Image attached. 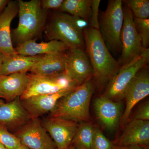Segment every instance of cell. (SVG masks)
I'll list each match as a JSON object with an SVG mask.
<instances>
[{"mask_svg":"<svg viewBox=\"0 0 149 149\" xmlns=\"http://www.w3.org/2000/svg\"><path fill=\"white\" fill-rule=\"evenodd\" d=\"M85 51L93 70V77L97 89L102 90L120 68L103 40L100 30L86 27L83 31Z\"/></svg>","mask_w":149,"mask_h":149,"instance_id":"obj_1","label":"cell"},{"mask_svg":"<svg viewBox=\"0 0 149 149\" xmlns=\"http://www.w3.org/2000/svg\"><path fill=\"white\" fill-rule=\"evenodd\" d=\"M87 22L69 14L56 12L51 15L45 27V33L48 39L64 44L70 49L85 51L83 31Z\"/></svg>","mask_w":149,"mask_h":149,"instance_id":"obj_2","label":"cell"},{"mask_svg":"<svg viewBox=\"0 0 149 149\" xmlns=\"http://www.w3.org/2000/svg\"><path fill=\"white\" fill-rule=\"evenodd\" d=\"M19 23L11 31L13 43L17 45L36 40L45 29L48 11L42 8L40 0H18Z\"/></svg>","mask_w":149,"mask_h":149,"instance_id":"obj_3","label":"cell"},{"mask_svg":"<svg viewBox=\"0 0 149 149\" xmlns=\"http://www.w3.org/2000/svg\"><path fill=\"white\" fill-rule=\"evenodd\" d=\"M94 89L92 79L60 99L49 117L59 118L75 122H89L90 105Z\"/></svg>","mask_w":149,"mask_h":149,"instance_id":"obj_4","label":"cell"},{"mask_svg":"<svg viewBox=\"0 0 149 149\" xmlns=\"http://www.w3.org/2000/svg\"><path fill=\"white\" fill-rule=\"evenodd\" d=\"M124 19L123 1L110 0L99 22L100 32L110 52L121 51L120 35Z\"/></svg>","mask_w":149,"mask_h":149,"instance_id":"obj_5","label":"cell"},{"mask_svg":"<svg viewBox=\"0 0 149 149\" xmlns=\"http://www.w3.org/2000/svg\"><path fill=\"white\" fill-rule=\"evenodd\" d=\"M149 61V49L147 48L139 56L120 67L116 74L108 83L102 95L113 101L120 102L124 99L125 92L137 72L147 65Z\"/></svg>","mask_w":149,"mask_h":149,"instance_id":"obj_6","label":"cell"},{"mask_svg":"<svg viewBox=\"0 0 149 149\" xmlns=\"http://www.w3.org/2000/svg\"><path fill=\"white\" fill-rule=\"evenodd\" d=\"M27 88L20 97V100L33 96L48 95L72 89L78 86L65 75L61 74L44 75L30 73Z\"/></svg>","mask_w":149,"mask_h":149,"instance_id":"obj_7","label":"cell"},{"mask_svg":"<svg viewBox=\"0 0 149 149\" xmlns=\"http://www.w3.org/2000/svg\"><path fill=\"white\" fill-rule=\"evenodd\" d=\"M123 10L124 19L120 35L121 55L118 61L120 66L139 56L145 49L136 31L132 12L126 5L123 7Z\"/></svg>","mask_w":149,"mask_h":149,"instance_id":"obj_8","label":"cell"},{"mask_svg":"<svg viewBox=\"0 0 149 149\" xmlns=\"http://www.w3.org/2000/svg\"><path fill=\"white\" fill-rule=\"evenodd\" d=\"M14 135L30 149H57L55 144L38 118L30 119Z\"/></svg>","mask_w":149,"mask_h":149,"instance_id":"obj_9","label":"cell"},{"mask_svg":"<svg viewBox=\"0 0 149 149\" xmlns=\"http://www.w3.org/2000/svg\"><path fill=\"white\" fill-rule=\"evenodd\" d=\"M149 94V73L146 65L137 72L125 92L124 98L125 109L120 121L121 126H125L130 121V113L133 107Z\"/></svg>","mask_w":149,"mask_h":149,"instance_id":"obj_10","label":"cell"},{"mask_svg":"<svg viewBox=\"0 0 149 149\" xmlns=\"http://www.w3.org/2000/svg\"><path fill=\"white\" fill-rule=\"evenodd\" d=\"M64 73L78 86L92 79L93 68L85 50L74 49L67 51Z\"/></svg>","mask_w":149,"mask_h":149,"instance_id":"obj_11","label":"cell"},{"mask_svg":"<svg viewBox=\"0 0 149 149\" xmlns=\"http://www.w3.org/2000/svg\"><path fill=\"white\" fill-rule=\"evenodd\" d=\"M42 124L55 144L57 149H66L71 143L79 124L59 118H46Z\"/></svg>","mask_w":149,"mask_h":149,"instance_id":"obj_12","label":"cell"},{"mask_svg":"<svg viewBox=\"0 0 149 149\" xmlns=\"http://www.w3.org/2000/svg\"><path fill=\"white\" fill-rule=\"evenodd\" d=\"M75 88L67 89L54 94L33 96L20 101L29 115L30 119L38 118L48 112H50L60 99Z\"/></svg>","mask_w":149,"mask_h":149,"instance_id":"obj_13","label":"cell"},{"mask_svg":"<svg viewBox=\"0 0 149 149\" xmlns=\"http://www.w3.org/2000/svg\"><path fill=\"white\" fill-rule=\"evenodd\" d=\"M94 109L98 119L104 127L110 132L116 129L120 123L122 105L102 95L94 102Z\"/></svg>","mask_w":149,"mask_h":149,"instance_id":"obj_14","label":"cell"},{"mask_svg":"<svg viewBox=\"0 0 149 149\" xmlns=\"http://www.w3.org/2000/svg\"><path fill=\"white\" fill-rule=\"evenodd\" d=\"M124 127L122 134L113 143L115 147L135 145L149 146V120H130Z\"/></svg>","mask_w":149,"mask_h":149,"instance_id":"obj_15","label":"cell"},{"mask_svg":"<svg viewBox=\"0 0 149 149\" xmlns=\"http://www.w3.org/2000/svg\"><path fill=\"white\" fill-rule=\"evenodd\" d=\"M18 9V1H9L0 15V53L4 55L17 54L12 40L10 26Z\"/></svg>","mask_w":149,"mask_h":149,"instance_id":"obj_16","label":"cell"},{"mask_svg":"<svg viewBox=\"0 0 149 149\" xmlns=\"http://www.w3.org/2000/svg\"><path fill=\"white\" fill-rule=\"evenodd\" d=\"M30 119L19 97L0 105V125L7 128H20Z\"/></svg>","mask_w":149,"mask_h":149,"instance_id":"obj_17","label":"cell"},{"mask_svg":"<svg viewBox=\"0 0 149 149\" xmlns=\"http://www.w3.org/2000/svg\"><path fill=\"white\" fill-rule=\"evenodd\" d=\"M29 77L27 72L0 76V95L9 102L19 97L27 88Z\"/></svg>","mask_w":149,"mask_h":149,"instance_id":"obj_18","label":"cell"},{"mask_svg":"<svg viewBox=\"0 0 149 149\" xmlns=\"http://www.w3.org/2000/svg\"><path fill=\"white\" fill-rule=\"evenodd\" d=\"M16 53L24 56L44 55L68 50L64 44L56 40L37 43L36 40H29L18 45L15 48Z\"/></svg>","mask_w":149,"mask_h":149,"instance_id":"obj_19","label":"cell"},{"mask_svg":"<svg viewBox=\"0 0 149 149\" xmlns=\"http://www.w3.org/2000/svg\"><path fill=\"white\" fill-rule=\"evenodd\" d=\"M66 52L44 55L29 71L33 74L44 75L63 73L65 70Z\"/></svg>","mask_w":149,"mask_h":149,"instance_id":"obj_20","label":"cell"},{"mask_svg":"<svg viewBox=\"0 0 149 149\" xmlns=\"http://www.w3.org/2000/svg\"><path fill=\"white\" fill-rule=\"evenodd\" d=\"M42 56H29L17 54L5 55L2 68L1 75L27 72Z\"/></svg>","mask_w":149,"mask_h":149,"instance_id":"obj_21","label":"cell"},{"mask_svg":"<svg viewBox=\"0 0 149 149\" xmlns=\"http://www.w3.org/2000/svg\"><path fill=\"white\" fill-rule=\"evenodd\" d=\"M91 0H63L59 11L68 13L88 22L91 15Z\"/></svg>","mask_w":149,"mask_h":149,"instance_id":"obj_22","label":"cell"},{"mask_svg":"<svg viewBox=\"0 0 149 149\" xmlns=\"http://www.w3.org/2000/svg\"><path fill=\"white\" fill-rule=\"evenodd\" d=\"M94 128L91 122H81L70 145L75 149H92Z\"/></svg>","mask_w":149,"mask_h":149,"instance_id":"obj_23","label":"cell"},{"mask_svg":"<svg viewBox=\"0 0 149 149\" xmlns=\"http://www.w3.org/2000/svg\"><path fill=\"white\" fill-rule=\"evenodd\" d=\"M123 1L132 12L134 17L149 18V0H125Z\"/></svg>","mask_w":149,"mask_h":149,"instance_id":"obj_24","label":"cell"},{"mask_svg":"<svg viewBox=\"0 0 149 149\" xmlns=\"http://www.w3.org/2000/svg\"><path fill=\"white\" fill-rule=\"evenodd\" d=\"M0 143L7 149H17L21 145L19 139L9 132L8 128L0 125Z\"/></svg>","mask_w":149,"mask_h":149,"instance_id":"obj_25","label":"cell"},{"mask_svg":"<svg viewBox=\"0 0 149 149\" xmlns=\"http://www.w3.org/2000/svg\"><path fill=\"white\" fill-rule=\"evenodd\" d=\"M134 23L136 31L141 37L145 49L149 44V19H140L134 17Z\"/></svg>","mask_w":149,"mask_h":149,"instance_id":"obj_26","label":"cell"},{"mask_svg":"<svg viewBox=\"0 0 149 149\" xmlns=\"http://www.w3.org/2000/svg\"><path fill=\"white\" fill-rule=\"evenodd\" d=\"M115 146L98 128L95 127L92 149H114Z\"/></svg>","mask_w":149,"mask_h":149,"instance_id":"obj_27","label":"cell"},{"mask_svg":"<svg viewBox=\"0 0 149 149\" xmlns=\"http://www.w3.org/2000/svg\"><path fill=\"white\" fill-rule=\"evenodd\" d=\"M100 3V0H91V1L90 25L91 27L98 30L100 29L98 20L99 10Z\"/></svg>","mask_w":149,"mask_h":149,"instance_id":"obj_28","label":"cell"},{"mask_svg":"<svg viewBox=\"0 0 149 149\" xmlns=\"http://www.w3.org/2000/svg\"><path fill=\"white\" fill-rule=\"evenodd\" d=\"M131 120L148 121L149 120V102L147 101L139 108Z\"/></svg>","mask_w":149,"mask_h":149,"instance_id":"obj_29","label":"cell"},{"mask_svg":"<svg viewBox=\"0 0 149 149\" xmlns=\"http://www.w3.org/2000/svg\"><path fill=\"white\" fill-rule=\"evenodd\" d=\"M63 0H42L41 5L43 9L48 11L49 10H59L63 2Z\"/></svg>","mask_w":149,"mask_h":149,"instance_id":"obj_30","label":"cell"},{"mask_svg":"<svg viewBox=\"0 0 149 149\" xmlns=\"http://www.w3.org/2000/svg\"><path fill=\"white\" fill-rule=\"evenodd\" d=\"M114 149H149L148 146L135 145L124 147H115Z\"/></svg>","mask_w":149,"mask_h":149,"instance_id":"obj_31","label":"cell"},{"mask_svg":"<svg viewBox=\"0 0 149 149\" xmlns=\"http://www.w3.org/2000/svg\"><path fill=\"white\" fill-rule=\"evenodd\" d=\"M9 0H0V15L2 13Z\"/></svg>","mask_w":149,"mask_h":149,"instance_id":"obj_32","label":"cell"},{"mask_svg":"<svg viewBox=\"0 0 149 149\" xmlns=\"http://www.w3.org/2000/svg\"><path fill=\"white\" fill-rule=\"evenodd\" d=\"M4 56V55L0 53V76H1L2 68Z\"/></svg>","mask_w":149,"mask_h":149,"instance_id":"obj_33","label":"cell"},{"mask_svg":"<svg viewBox=\"0 0 149 149\" xmlns=\"http://www.w3.org/2000/svg\"><path fill=\"white\" fill-rule=\"evenodd\" d=\"M17 149H30L29 148H27V147L25 146H24V145H22L21 144L20 145V146L19 147V148Z\"/></svg>","mask_w":149,"mask_h":149,"instance_id":"obj_34","label":"cell"},{"mask_svg":"<svg viewBox=\"0 0 149 149\" xmlns=\"http://www.w3.org/2000/svg\"><path fill=\"white\" fill-rule=\"evenodd\" d=\"M0 149H7L1 144L0 143Z\"/></svg>","mask_w":149,"mask_h":149,"instance_id":"obj_35","label":"cell"},{"mask_svg":"<svg viewBox=\"0 0 149 149\" xmlns=\"http://www.w3.org/2000/svg\"><path fill=\"white\" fill-rule=\"evenodd\" d=\"M66 149H75L74 148V147L73 146H71V145H70L68 147V148H67Z\"/></svg>","mask_w":149,"mask_h":149,"instance_id":"obj_36","label":"cell"},{"mask_svg":"<svg viewBox=\"0 0 149 149\" xmlns=\"http://www.w3.org/2000/svg\"><path fill=\"white\" fill-rule=\"evenodd\" d=\"M3 103H4L2 99H0V105Z\"/></svg>","mask_w":149,"mask_h":149,"instance_id":"obj_37","label":"cell"},{"mask_svg":"<svg viewBox=\"0 0 149 149\" xmlns=\"http://www.w3.org/2000/svg\"><path fill=\"white\" fill-rule=\"evenodd\" d=\"M2 99V96L0 95V99Z\"/></svg>","mask_w":149,"mask_h":149,"instance_id":"obj_38","label":"cell"}]
</instances>
